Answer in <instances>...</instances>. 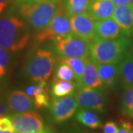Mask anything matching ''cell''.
<instances>
[{"mask_svg":"<svg viewBox=\"0 0 133 133\" xmlns=\"http://www.w3.org/2000/svg\"><path fill=\"white\" fill-rule=\"evenodd\" d=\"M30 28L17 13L0 15V47L13 52L26 48L30 40Z\"/></svg>","mask_w":133,"mask_h":133,"instance_id":"1","label":"cell"},{"mask_svg":"<svg viewBox=\"0 0 133 133\" xmlns=\"http://www.w3.org/2000/svg\"><path fill=\"white\" fill-rule=\"evenodd\" d=\"M129 37L116 39L95 38L90 45V58L95 64H119L132 46Z\"/></svg>","mask_w":133,"mask_h":133,"instance_id":"2","label":"cell"},{"mask_svg":"<svg viewBox=\"0 0 133 133\" xmlns=\"http://www.w3.org/2000/svg\"><path fill=\"white\" fill-rule=\"evenodd\" d=\"M60 2L39 1L17 5L16 13L33 30L34 33L45 28L56 14Z\"/></svg>","mask_w":133,"mask_h":133,"instance_id":"3","label":"cell"},{"mask_svg":"<svg viewBox=\"0 0 133 133\" xmlns=\"http://www.w3.org/2000/svg\"><path fill=\"white\" fill-rule=\"evenodd\" d=\"M56 64L52 51L48 49H37L28 58L24 65V73L30 80L47 83Z\"/></svg>","mask_w":133,"mask_h":133,"instance_id":"4","label":"cell"},{"mask_svg":"<svg viewBox=\"0 0 133 133\" xmlns=\"http://www.w3.org/2000/svg\"><path fill=\"white\" fill-rule=\"evenodd\" d=\"M72 33L70 17L63 9L62 3L56 14L48 25L41 31L34 33L33 38L38 44L54 42Z\"/></svg>","mask_w":133,"mask_h":133,"instance_id":"5","label":"cell"},{"mask_svg":"<svg viewBox=\"0 0 133 133\" xmlns=\"http://www.w3.org/2000/svg\"><path fill=\"white\" fill-rule=\"evenodd\" d=\"M90 45L89 42L71 33L52 42V50L60 57L88 59Z\"/></svg>","mask_w":133,"mask_h":133,"instance_id":"6","label":"cell"},{"mask_svg":"<svg viewBox=\"0 0 133 133\" xmlns=\"http://www.w3.org/2000/svg\"><path fill=\"white\" fill-rule=\"evenodd\" d=\"M74 96L78 107L81 109H92L100 113H104L106 111L107 100L104 92L101 88L78 89Z\"/></svg>","mask_w":133,"mask_h":133,"instance_id":"7","label":"cell"},{"mask_svg":"<svg viewBox=\"0 0 133 133\" xmlns=\"http://www.w3.org/2000/svg\"><path fill=\"white\" fill-rule=\"evenodd\" d=\"M8 115L12 121L15 132L40 133L44 129V119L36 111L14 112Z\"/></svg>","mask_w":133,"mask_h":133,"instance_id":"8","label":"cell"},{"mask_svg":"<svg viewBox=\"0 0 133 133\" xmlns=\"http://www.w3.org/2000/svg\"><path fill=\"white\" fill-rule=\"evenodd\" d=\"M78 107L75 96L68 95L52 98L49 105V110L53 121L57 124H62L74 115Z\"/></svg>","mask_w":133,"mask_h":133,"instance_id":"9","label":"cell"},{"mask_svg":"<svg viewBox=\"0 0 133 133\" xmlns=\"http://www.w3.org/2000/svg\"><path fill=\"white\" fill-rule=\"evenodd\" d=\"M72 33L91 43L95 38V21L89 13L70 17Z\"/></svg>","mask_w":133,"mask_h":133,"instance_id":"10","label":"cell"},{"mask_svg":"<svg viewBox=\"0 0 133 133\" xmlns=\"http://www.w3.org/2000/svg\"><path fill=\"white\" fill-rule=\"evenodd\" d=\"M5 99L11 113L24 112L33 110L35 107L33 98L20 90L10 91L7 94Z\"/></svg>","mask_w":133,"mask_h":133,"instance_id":"11","label":"cell"},{"mask_svg":"<svg viewBox=\"0 0 133 133\" xmlns=\"http://www.w3.org/2000/svg\"><path fill=\"white\" fill-rule=\"evenodd\" d=\"M96 38L101 39H116L126 36L114 19H104L95 22Z\"/></svg>","mask_w":133,"mask_h":133,"instance_id":"12","label":"cell"},{"mask_svg":"<svg viewBox=\"0 0 133 133\" xmlns=\"http://www.w3.org/2000/svg\"><path fill=\"white\" fill-rule=\"evenodd\" d=\"M84 87L101 88L104 87L103 82L100 78L97 64L88 58L86 62L85 69L81 81L77 83V88L81 89Z\"/></svg>","mask_w":133,"mask_h":133,"instance_id":"13","label":"cell"},{"mask_svg":"<svg viewBox=\"0 0 133 133\" xmlns=\"http://www.w3.org/2000/svg\"><path fill=\"white\" fill-rule=\"evenodd\" d=\"M115 8L111 0H91L88 13L95 22L101 21L112 18Z\"/></svg>","mask_w":133,"mask_h":133,"instance_id":"14","label":"cell"},{"mask_svg":"<svg viewBox=\"0 0 133 133\" xmlns=\"http://www.w3.org/2000/svg\"><path fill=\"white\" fill-rule=\"evenodd\" d=\"M113 19L122 29L125 36L130 37L133 28V5L116 6Z\"/></svg>","mask_w":133,"mask_h":133,"instance_id":"15","label":"cell"},{"mask_svg":"<svg viewBox=\"0 0 133 133\" xmlns=\"http://www.w3.org/2000/svg\"><path fill=\"white\" fill-rule=\"evenodd\" d=\"M97 66L104 87L115 89L119 81V64H99Z\"/></svg>","mask_w":133,"mask_h":133,"instance_id":"16","label":"cell"},{"mask_svg":"<svg viewBox=\"0 0 133 133\" xmlns=\"http://www.w3.org/2000/svg\"><path fill=\"white\" fill-rule=\"evenodd\" d=\"M119 81L125 90L133 87V57L128 52L119 63Z\"/></svg>","mask_w":133,"mask_h":133,"instance_id":"17","label":"cell"},{"mask_svg":"<svg viewBox=\"0 0 133 133\" xmlns=\"http://www.w3.org/2000/svg\"><path fill=\"white\" fill-rule=\"evenodd\" d=\"M76 82L53 78L51 84L50 94L52 98L72 95L76 92Z\"/></svg>","mask_w":133,"mask_h":133,"instance_id":"18","label":"cell"},{"mask_svg":"<svg viewBox=\"0 0 133 133\" xmlns=\"http://www.w3.org/2000/svg\"><path fill=\"white\" fill-rule=\"evenodd\" d=\"M76 119L78 123L90 129H98L102 127L101 121L94 110L81 109L76 114Z\"/></svg>","mask_w":133,"mask_h":133,"instance_id":"19","label":"cell"},{"mask_svg":"<svg viewBox=\"0 0 133 133\" xmlns=\"http://www.w3.org/2000/svg\"><path fill=\"white\" fill-rule=\"evenodd\" d=\"M91 0H61L63 9L69 17L88 13Z\"/></svg>","mask_w":133,"mask_h":133,"instance_id":"20","label":"cell"},{"mask_svg":"<svg viewBox=\"0 0 133 133\" xmlns=\"http://www.w3.org/2000/svg\"><path fill=\"white\" fill-rule=\"evenodd\" d=\"M34 104L36 109L48 107L50 105V96L48 94L47 83L38 82L33 92Z\"/></svg>","mask_w":133,"mask_h":133,"instance_id":"21","label":"cell"},{"mask_svg":"<svg viewBox=\"0 0 133 133\" xmlns=\"http://www.w3.org/2000/svg\"><path fill=\"white\" fill-rule=\"evenodd\" d=\"M87 60V59H83V58H79L60 57L58 58L59 62L64 63L71 68L75 75L76 84L81 81L84 69H85Z\"/></svg>","mask_w":133,"mask_h":133,"instance_id":"22","label":"cell"},{"mask_svg":"<svg viewBox=\"0 0 133 133\" xmlns=\"http://www.w3.org/2000/svg\"><path fill=\"white\" fill-rule=\"evenodd\" d=\"M121 111L123 115L133 118V87L127 89L122 95Z\"/></svg>","mask_w":133,"mask_h":133,"instance_id":"23","label":"cell"},{"mask_svg":"<svg viewBox=\"0 0 133 133\" xmlns=\"http://www.w3.org/2000/svg\"><path fill=\"white\" fill-rule=\"evenodd\" d=\"M53 78L65 80V81H76L74 72L67 64L60 62L56 68L55 76Z\"/></svg>","mask_w":133,"mask_h":133,"instance_id":"24","label":"cell"},{"mask_svg":"<svg viewBox=\"0 0 133 133\" xmlns=\"http://www.w3.org/2000/svg\"><path fill=\"white\" fill-rule=\"evenodd\" d=\"M13 52L4 48L0 47V65L3 66L5 70L10 66L12 61V53Z\"/></svg>","mask_w":133,"mask_h":133,"instance_id":"25","label":"cell"},{"mask_svg":"<svg viewBox=\"0 0 133 133\" xmlns=\"http://www.w3.org/2000/svg\"><path fill=\"white\" fill-rule=\"evenodd\" d=\"M0 129L4 131H10L11 132H15L14 125L9 115H4L0 117Z\"/></svg>","mask_w":133,"mask_h":133,"instance_id":"26","label":"cell"},{"mask_svg":"<svg viewBox=\"0 0 133 133\" xmlns=\"http://www.w3.org/2000/svg\"><path fill=\"white\" fill-rule=\"evenodd\" d=\"M121 126L118 129L117 133H132V124L128 121L121 120L120 121Z\"/></svg>","mask_w":133,"mask_h":133,"instance_id":"27","label":"cell"},{"mask_svg":"<svg viewBox=\"0 0 133 133\" xmlns=\"http://www.w3.org/2000/svg\"><path fill=\"white\" fill-rule=\"evenodd\" d=\"M102 129L104 133H117L118 127L115 121H109L102 126Z\"/></svg>","mask_w":133,"mask_h":133,"instance_id":"28","label":"cell"},{"mask_svg":"<svg viewBox=\"0 0 133 133\" xmlns=\"http://www.w3.org/2000/svg\"><path fill=\"white\" fill-rule=\"evenodd\" d=\"M11 112L7 104L5 98L0 96V117L4 115H8Z\"/></svg>","mask_w":133,"mask_h":133,"instance_id":"29","label":"cell"},{"mask_svg":"<svg viewBox=\"0 0 133 133\" xmlns=\"http://www.w3.org/2000/svg\"><path fill=\"white\" fill-rule=\"evenodd\" d=\"M13 0H0V15L2 14L12 3Z\"/></svg>","mask_w":133,"mask_h":133,"instance_id":"30","label":"cell"},{"mask_svg":"<svg viewBox=\"0 0 133 133\" xmlns=\"http://www.w3.org/2000/svg\"><path fill=\"white\" fill-rule=\"evenodd\" d=\"M115 6L133 5V0H111Z\"/></svg>","mask_w":133,"mask_h":133,"instance_id":"31","label":"cell"},{"mask_svg":"<svg viewBox=\"0 0 133 133\" xmlns=\"http://www.w3.org/2000/svg\"><path fill=\"white\" fill-rule=\"evenodd\" d=\"M66 133H99L96 132H93L89 129H85L78 128V127H76L74 129H72L70 131H69Z\"/></svg>","mask_w":133,"mask_h":133,"instance_id":"32","label":"cell"},{"mask_svg":"<svg viewBox=\"0 0 133 133\" xmlns=\"http://www.w3.org/2000/svg\"><path fill=\"white\" fill-rule=\"evenodd\" d=\"M16 5L24 4V3H30L34 2H39V1H54V2H60L61 0H14Z\"/></svg>","mask_w":133,"mask_h":133,"instance_id":"33","label":"cell"},{"mask_svg":"<svg viewBox=\"0 0 133 133\" xmlns=\"http://www.w3.org/2000/svg\"><path fill=\"white\" fill-rule=\"evenodd\" d=\"M35 87L36 86H30L27 88V90H26V92L30 96L33 97V92H34V90H35Z\"/></svg>","mask_w":133,"mask_h":133,"instance_id":"34","label":"cell"},{"mask_svg":"<svg viewBox=\"0 0 133 133\" xmlns=\"http://www.w3.org/2000/svg\"><path fill=\"white\" fill-rule=\"evenodd\" d=\"M40 133H56L52 129H48V128H46V129H44Z\"/></svg>","mask_w":133,"mask_h":133,"instance_id":"35","label":"cell"},{"mask_svg":"<svg viewBox=\"0 0 133 133\" xmlns=\"http://www.w3.org/2000/svg\"><path fill=\"white\" fill-rule=\"evenodd\" d=\"M5 72H6V70H5L3 66H2L0 65V78L5 75Z\"/></svg>","mask_w":133,"mask_h":133,"instance_id":"36","label":"cell"},{"mask_svg":"<svg viewBox=\"0 0 133 133\" xmlns=\"http://www.w3.org/2000/svg\"><path fill=\"white\" fill-rule=\"evenodd\" d=\"M128 53L133 57V47H131V48L129 49V50L128 51Z\"/></svg>","mask_w":133,"mask_h":133,"instance_id":"37","label":"cell"},{"mask_svg":"<svg viewBox=\"0 0 133 133\" xmlns=\"http://www.w3.org/2000/svg\"><path fill=\"white\" fill-rule=\"evenodd\" d=\"M0 133H14V132H10V131H4V130H1V129H0Z\"/></svg>","mask_w":133,"mask_h":133,"instance_id":"38","label":"cell"},{"mask_svg":"<svg viewBox=\"0 0 133 133\" xmlns=\"http://www.w3.org/2000/svg\"><path fill=\"white\" fill-rule=\"evenodd\" d=\"M132 36V37L133 38V28L132 30V33H131V36Z\"/></svg>","mask_w":133,"mask_h":133,"instance_id":"39","label":"cell"},{"mask_svg":"<svg viewBox=\"0 0 133 133\" xmlns=\"http://www.w3.org/2000/svg\"><path fill=\"white\" fill-rule=\"evenodd\" d=\"M14 133H27V132H15Z\"/></svg>","mask_w":133,"mask_h":133,"instance_id":"40","label":"cell"},{"mask_svg":"<svg viewBox=\"0 0 133 133\" xmlns=\"http://www.w3.org/2000/svg\"><path fill=\"white\" fill-rule=\"evenodd\" d=\"M132 133H133V132H132Z\"/></svg>","mask_w":133,"mask_h":133,"instance_id":"41","label":"cell"}]
</instances>
